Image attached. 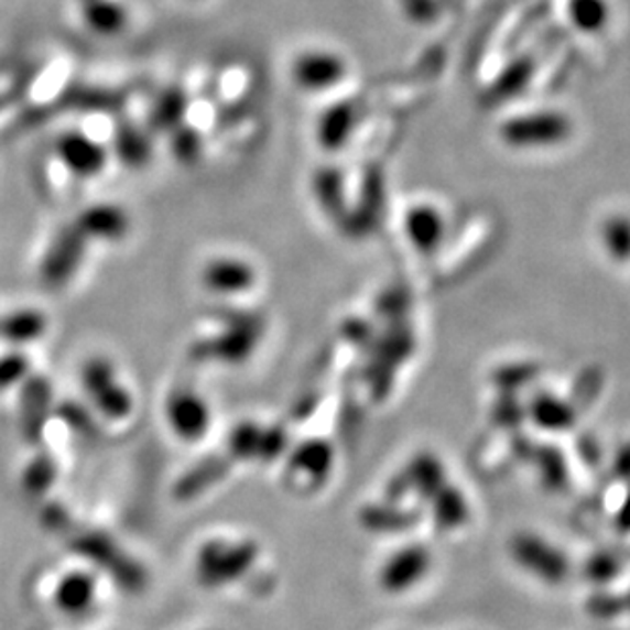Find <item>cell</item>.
I'll use <instances>...</instances> for the list:
<instances>
[{
  "mask_svg": "<svg viewBox=\"0 0 630 630\" xmlns=\"http://www.w3.org/2000/svg\"><path fill=\"white\" fill-rule=\"evenodd\" d=\"M90 594H93V586L90 582L83 576H74L66 579L59 586V594L57 600L62 606L72 608V610H80L86 604L90 602Z\"/></svg>",
  "mask_w": 630,
  "mask_h": 630,
  "instance_id": "obj_14",
  "label": "cell"
},
{
  "mask_svg": "<svg viewBox=\"0 0 630 630\" xmlns=\"http://www.w3.org/2000/svg\"><path fill=\"white\" fill-rule=\"evenodd\" d=\"M83 19L98 35H117L127 28V11L117 0H88L83 2Z\"/></svg>",
  "mask_w": 630,
  "mask_h": 630,
  "instance_id": "obj_6",
  "label": "cell"
},
{
  "mask_svg": "<svg viewBox=\"0 0 630 630\" xmlns=\"http://www.w3.org/2000/svg\"><path fill=\"white\" fill-rule=\"evenodd\" d=\"M170 135H172L170 150H172V155L178 160L180 164H196L198 158L203 155V138H200V133L194 127L182 123Z\"/></svg>",
  "mask_w": 630,
  "mask_h": 630,
  "instance_id": "obj_13",
  "label": "cell"
},
{
  "mask_svg": "<svg viewBox=\"0 0 630 630\" xmlns=\"http://www.w3.org/2000/svg\"><path fill=\"white\" fill-rule=\"evenodd\" d=\"M45 329L43 316L35 311H19L14 315H9L0 321V333L7 339H17V341H31L35 337L42 335Z\"/></svg>",
  "mask_w": 630,
  "mask_h": 630,
  "instance_id": "obj_10",
  "label": "cell"
},
{
  "mask_svg": "<svg viewBox=\"0 0 630 630\" xmlns=\"http://www.w3.org/2000/svg\"><path fill=\"white\" fill-rule=\"evenodd\" d=\"M341 74L339 62L327 54H304L294 64V76L304 88H325Z\"/></svg>",
  "mask_w": 630,
  "mask_h": 630,
  "instance_id": "obj_7",
  "label": "cell"
},
{
  "mask_svg": "<svg viewBox=\"0 0 630 630\" xmlns=\"http://www.w3.org/2000/svg\"><path fill=\"white\" fill-rule=\"evenodd\" d=\"M206 289L220 294L243 292L253 284V272L246 261L215 260L210 261L203 272Z\"/></svg>",
  "mask_w": 630,
  "mask_h": 630,
  "instance_id": "obj_4",
  "label": "cell"
},
{
  "mask_svg": "<svg viewBox=\"0 0 630 630\" xmlns=\"http://www.w3.org/2000/svg\"><path fill=\"white\" fill-rule=\"evenodd\" d=\"M57 158L78 178H93L107 165V150L97 139L80 131H68L57 139Z\"/></svg>",
  "mask_w": 630,
  "mask_h": 630,
  "instance_id": "obj_2",
  "label": "cell"
},
{
  "mask_svg": "<svg viewBox=\"0 0 630 630\" xmlns=\"http://www.w3.org/2000/svg\"><path fill=\"white\" fill-rule=\"evenodd\" d=\"M86 239L88 237L78 229L76 222L57 231L42 263V278L50 286L66 284L78 270L86 251Z\"/></svg>",
  "mask_w": 630,
  "mask_h": 630,
  "instance_id": "obj_1",
  "label": "cell"
},
{
  "mask_svg": "<svg viewBox=\"0 0 630 630\" xmlns=\"http://www.w3.org/2000/svg\"><path fill=\"white\" fill-rule=\"evenodd\" d=\"M86 378L105 385L102 390H93V394H97L98 400H100V406H102V409H107L110 414H123V412L129 409V404H124L123 390H121L119 385L112 384L110 388H107L112 376H110L109 370H107L105 366L93 363V366L86 370Z\"/></svg>",
  "mask_w": 630,
  "mask_h": 630,
  "instance_id": "obj_12",
  "label": "cell"
},
{
  "mask_svg": "<svg viewBox=\"0 0 630 630\" xmlns=\"http://www.w3.org/2000/svg\"><path fill=\"white\" fill-rule=\"evenodd\" d=\"M76 225L86 237L117 241L129 231V215L117 205L88 206L76 219Z\"/></svg>",
  "mask_w": 630,
  "mask_h": 630,
  "instance_id": "obj_3",
  "label": "cell"
},
{
  "mask_svg": "<svg viewBox=\"0 0 630 630\" xmlns=\"http://www.w3.org/2000/svg\"><path fill=\"white\" fill-rule=\"evenodd\" d=\"M115 151L129 167H143L151 160L150 138L138 124L121 123L115 129Z\"/></svg>",
  "mask_w": 630,
  "mask_h": 630,
  "instance_id": "obj_9",
  "label": "cell"
},
{
  "mask_svg": "<svg viewBox=\"0 0 630 630\" xmlns=\"http://www.w3.org/2000/svg\"><path fill=\"white\" fill-rule=\"evenodd\" d=\"M170 423L184 438H198L208 425L205 402L194 394H178L170 400Z\"/></svg>",
  "mask_w": 630,
  "mask_h": 630,
  "instance_id": "obj_5",
  "label": "cell"
},
{
  "mask_svg": "<svg viewBox=\"0 0 630 630\" xmlns=\"http://www.w3.org/2000/svg\"><path fill=\"white\" fill-rule=\"evenodd\" d=\"M83 2H88V0H83Z\"/></svg>",
  "mask_w": 630,
  "mask_h": 630,
  "instance_id": "obj_15",
  "label": "cell"
},
{
  "mask_svg": "<svg viewBox=\"0 0 630 630\" xmlns=\"http://www.w3.org/2000/svg\"><path fill=\"white\" fill-rule=\"evenodd\" d=\"M68 102L80 112H112L123 107L124 98L100 88H78L72 93Z\"/></svg>",
  "mask_w": 630,
  "mask_h": 630,
  "instance_id": "obj_11",
  "label": "cell"
},
{
  "mask_svg": "<svg viewBox=\"0 0 630 630\" xmlns=\"http://www.w3.org/2000/svg\"><path fill=\"white\" fill-rule=\"evenodd\" d=\"M188 110V97L182 88H167L155 100L150 112V127L160 133H172L176 127L184 123Z\"/></svg>",
  "mask_w": 630,
  "mask_h": 630,
  "instance_id": "obj_8",
  "label": "cell"
}]
</instances>
